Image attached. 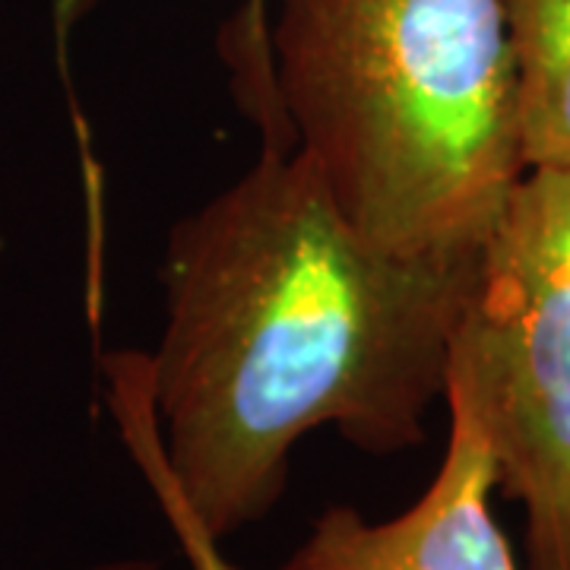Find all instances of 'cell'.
<instances>
[{
  "mask_svg": "<svg viewBox=\"0 0 570 570\" xmlns=\"http://www.w3.org/2000/svg\"><path fill=\"white\" fill-rule=\"evenodd\" d=\"M266 22H269V0H245V10L235 29V63L242 73V89L257 115L266 124L273 115V96H269V58H266Z\"/></svg>",
  "mask_w": 570,
  "mask_h": 570,
  "instance_id": "8992f818",
  "label": "cell"
},
{
  "mask_svg": "<svg viewBox=\"0 0 570 570\" xmlns=\"http://www.w3.org/2000/svg\"><path fill=\"white\" fill-rule=\"evenodd\" d=\"M165 510V520L171 523V530L178 535V542H181L184 554H187V561H190V570H238L232 568L228 561L223 558V551H219V542L216 539H209L184 510L178 508H163Z\"/></svg>",
  "mask_w": 570,
  "mask_h": 570,
  "instance_id": "52a82bcc",
  "label": "cell"
},
{
  "mask_svg": "<svg viewBox=\"0 0 570 570\" xmlns=\"http://www.w3.org/2000/svg\"><path fill=\"white\" fill-rule=\"evenodd\" d=\"M82 570H159L156 561H146V558H124V561H105V564H96V568H82Z\"/></svg>",
  "mask_w": 570,
  "mask_h": 570,
  "instance_id": "ba28073f",
  "label": "cell"
},
{
  "mask_svg": "<svg viewBox=\"0 0 570 570\" xmlns=\"http://www.w3.org/2000/svg\"><path fill=\"white\" fill-rule=\"evenodd\" d=\"M527 171H570V0H504Z\"/></svg>",
  "mask_w": 570,
  "mask_h": 570,
  "instance_id": "5b68a950",
  "label": "cell"
},
{
  "mask_svg": "<svg viewBox=\"0 0 570 570\" xmlns=\"http://www.w3.org/2000/svg\"><path fill=\"white\" fill-rule=\"evenodd\" d=\"M479 264L374 247L298 149L264 146L171 225L156 352L108 362L159 504L223 542L269 517L314 428L377 456L419 448Z\"/></svg>",
  "mask_w": 570,
  "mask_h": 570,
  "instance_id": "6da1fadb",
  "label": "cell"
},
{
  "mask_svg": "<svg viewBox=\"0 0 570 570\" xmlns=\"http://www.w3.org/2000/svg\"><path fill=\"white\" fill-rule=\"evenodd\" d=\"M444 403L448 448L422 498L387 520H367L348 504L326 508L283 570H520L491 513L485 434L463 400Z\"/></svg>",
  "mask_w": 570,
  "mask_h": 570,
  "instance_id": "277c9868",
  "label": "cell"
},
{
  "mask_svg": "<svg viewBox=\"0 0 570 570\" xmlns=\"http://www.w3.org/2000/svg\"><path fill=\"white\" fill-rule=\"evenodd\" d=\"M276 134L365 242L482 254L527 175L504 0H269Z\"/></svg>",
  "mask_w": 570,
  "mask_h": 570,
  "instance_id": "7a4b0ae2",
  "label": "cell"
},
{
  "mask_svg": "<svg viewBox=\"0 0 570 570\" xmlns=\"http://www.w3.org/2000/svg\"><path fill=\"white\" fill-rule=\"evenodd\" d=\"M444 396L475 415L494 489L523 508V570H570V171L517 184L453 333Z\"/></svg>",
  "mask_w": 570,
  "mask_h": 570,
  "instance_id": "3957f363",
  "label": "cell"
}]
</instances>
